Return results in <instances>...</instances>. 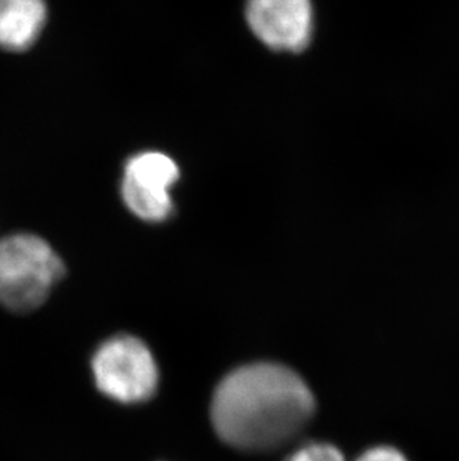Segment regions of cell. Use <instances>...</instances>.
<instances>
[{
	"mask_svg": "<svg viewBox=\"0 0 459 461\" xmlns=\"http://www.w3.org/2000/svg\"><path fill=\"white\" fill-rule=\"evenodd\" d=\"M286 461H345V457L333 445L309 444L297 449Z\"/></svg>",
	"mask_w": 459,
	"mask_h": 461,
	"instance_id": "obj_7",
	"label": "cell"
},
{
	"mask_svg": "<svg viewBox=\"0 0 459 461\" xmlns=\"http://www.w3.org/2000/svg\"><path fill=\"white\" fill-rule=\"evenodd\" d=\"M356 461H409V458L394 447L379 445L364 451Z\"/></svg>",
	"mask_w": 459,
	"mask_h": 461,
	"instance_id": "obj_8",
	"label": "cell"
},
{
	"mask_svg": "<svg viewBox=\"0 0 459 461\" xmlns=\"http://www.w3.org/2000/svg\"><path fill=\"white\" fill-rule=\"evenodd\" d=\"M315 399L303 378L277 363H252L218 384L211 405L217 435L243 451H272L308 426Z\"/></svg>",
	"mask_w": 459,
	"mask_h": 461,
	"instance_id": "obj_1",
	"label": "cell"
},
{
	"mask_svg": "<svg viewBox=\"0 0 459 461\" xmlns=\"http://www.w3.org/2000/svg\"><path fill=\"white\" fill-rule=\"evenodd\" d=\"M181 172L172 157L160 151H143L127 160L122 172L124 205L142 221L161 222L174 213L172 188Z\"/></svg>",
	"mask_w": 459,
	"mask_h": 461,
	"instance_id": "obj_4",
	"label": "cell"
},
{
	"mask_svg": "<svg viewBox=\"0 0 459 461\" xmlns=\"http://www.w3.org/2000/svg\"><path fill=\"white\" fill-rule=\"evenodd\" d=\"M245 18L252 33L274 51L302 52L312 42V0H247Z\"/></svg>",
	"mask_w": 459,
	"mask_h": 461,
	"instance_id": "obj_5",
	"label": "cell"
},
{
	"mask_svg": "<svg viewBox=\"0 0 459 461\" xmlns=\"http://www.w3.org/2000/svg\"><path fill=\"white\" fill-rule=\"evenodd\" d=\"M65 275V266L40 236L17 233L0 240V305L15 312L40 308Z\"/></svg>",
	"mask_w": 459,
	"mask_h": 461,
	"instance_id": "obj_2",
	"label": "cell"
},
{
	"mask_svg": "<svg viewBox=\"0 0 459 461\" xmlns=\"http://www.w3.org/2000/svg\"><path fill=\"white\" fill-rule=\"evenodd\" d=\"M94 383L104 396L120 403H140L158 387V367L147 345L120 335L100 345L92 360Z\"/></svg>",
	"mask_w": 459,
	"mask_h": 461,
	"instance_id": "obj_3",
	"label": "cell"
},
{
	"mask_svg": "<svg viewBox=\"0 0 459 461\" xmlns=\"http://www.w3.org/2000/svg\"><path fill=\"white\" fill-rule=\"evenodd\" d=\"M47 23L45 0H0V49L27 51Z\"/></svg>",
	"mask_w": 459,
	"mask_h": 461,
	"instance_id": "obj_6",
	"label": "cell"
}]
</instances>
